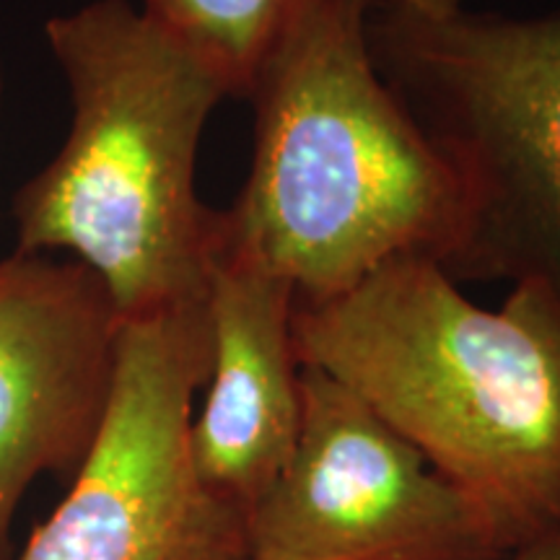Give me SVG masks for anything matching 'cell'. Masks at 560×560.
Returning <instances> with one entry per match:
<instances>
[{"instance_id": "obj_10", "label": "cell", "mask_w": 560, "mask_h": 560, "mask_svg": "<svg viewBox=\"0 0 560 560\" xmlns=\"http://www.w3.org/2000/svg\"><path fill=\"white\" fill-rule=\"evenodd\" d=\"M503 560H560V529L522 545Z\"/></svg>"}, {"instance_id": "obj_9", "label": "cell", "mask_w": 560, "mask_h": 560, "mask_svg": "<svg viewBox=\"0 0 560 560\" xmlns=\"http://www.w3.org/2000/svg\"><path fill=\"white\" fill-rule=\"evenodd\" d=\"M301 0H143L145 16L185 42L244 100L265 52Z\"/></svg>"}, {"instance_id": "obj_8", "label": "cell", "mask_w": 560, "mask_h": 560, "mask_svg": "<svg viewBox=\"0 0 560 560\" xmlns=\"http://www.w3.org/2000/svg\"><path fill=\"white\" fill-rule=\"evenodd\" d=\"M293 310L289 280L210 244V376L190 450L200 480L244 514L278 480L299 439Z\"/></svg>"}, {"instance_id": "obj_12", "label": "cell", "mask_w": 560, "mask_h": 560, "mask_svg": "<svg viewBox=\"0 0 560 560\" xmlns=\"http://www.w3.org/2000/svg\"><path fill=\"white\" fill-rule=\"evenodd\" d=\"M0 96H3V70H0Z\"/></svg>"}, {"instance_id": "obj_5", "label": "cell", "mask_w": 560, "mask_h": 560, "mask_svg": "<svg viewBox=\"0 0 560 560\" xmlns=\"http://www.w3.org/2000/svg\"><path fill=\"white\" fill-rule=\"evenodd\" d=\"M208 376L206 301L122 319L94 444L19 560L247 558V514L192 462V400Z\"/></svg>"}, {"instance_id": "obj_11", "label": "cell", "mask_w": 560, "mask_h": 560, "mask_svg": "<svg viewBox=\"0 0 560 560\" xmlns=\"http://www.w3.org/2000/svg\"><path fill=\"white\" fill-rule=\"evenodd\" d=\"M389 3L408 5V9L423 11V13H450L465 5V0H389Z\"/></svg>"}, {"instance_id": "obj_4", "label": "cell", "mask_w": 560, "mask_h": 560, "mask_svg": "<svg viewBox=\"0 0 560 560\" xmlns=\"http://www.w3.org/2000/svg\"><path fill=\"white\" fill-rule=\"evenodd\" d=\"M369 47L457 185L459 242L441 270L537 285L560 306V11L374 0Z\"/></svg>"}, {"instance_id": "obj_1", "label": "cell", "mask_w": 560, "mask_h": 560, "mask_svg": "<svg viewBox=\"0 0 560 560\" xmlns=\"http://www.w3.org/2000/svg\"><path fill=\"white\" fill-rule=\"evenodd\" d=\"M371 5H296L244 94L249 174L213 219V247L289 280L301 304L400 257L444 268L459 242L457 185L371 58Z\"/></svg>"}, {"instance_id": "obj_6", "label": "cell", "mask_w": 560, "mask_h": 560, "mask_svg": "<svg viewBox=\"0 0 560 560\" xmlns=\"http://www.w3.org/2000/svg\"><path fill=\"white\" fill-rule=\"evenodd\" d=\"M511 545L465 490L325 371L301 366V425L247 511L244 560H503Z\"/></svg>"}, {"instance_id": "obj_2", "label": "cell", "mask_w": 560, "mask_h": 560, "mask_svg": "<svg viewBox=\"0 0 560 560\" xmlns=\"http://www.w3.org/2000/svg\"><path fill=\"white\" fill-rule=\"evenodd\" d=\"M325 371L465 490L511 550L560 529V306L511 285L482 310L433 260L400 257L293 310Z\"/></svg>"}, {"instance_id": "obj_3", "label": "cell", "mask_w": 560, "mask_h": 560, "mask_svg": "<svg viewBox=\"0 0 560 560\" xmlns=\"http://www.w3.org/2000/svg\"><path fill=\"white\" fill-rule=\"evenodd\" d=\"M73 122L13 198L16 252H68L120 319L206 301L215 208L198 195L202 130L221 75L128 0H91L45 24Z\"/></svg>"}, {"instance_id": "obj_7", "label": "cell", "mask_w": 560, "mask_h": 560, "mask_svg": "<svg viewBox=\"0 0 560 560\" xmlns=\"http://www.w3.org/2000/svg\"><path fill=\"white\" fill-rule=\"evenodd\" d=\"M120 314L86 265L0 260V560L39 475L73 478L94 444L115 376Z\"/></svg>"}]
</instances>
